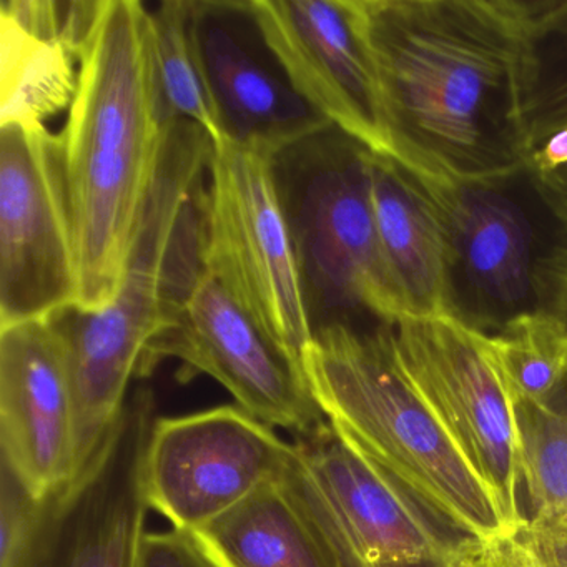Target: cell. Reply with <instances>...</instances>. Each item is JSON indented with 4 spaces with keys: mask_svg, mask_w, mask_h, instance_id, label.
I'll return each mask as SVG.
<instances>
[{
    "mask_svg": "<svg viewBox=\"0 0 567 567\" xmlns=\"http://www.w3.org/2000/svg\"><path fill=\"white\" fill-rule=\"evenodd\" d=\"M424 184L443 230V317L483 337L519 318L567 320V214L529 162Z\"/></svg>",
    "mask_w": 567,
    "mask_h": 567,
    "instance_id": "5",
    "label": "cell"
},
{
    "mask_svg": "<svg viewBox=\"0 0 567 567\" xmlns=\"http://www.w3.org/2000/svg\"><path fill=\"white\" fill-rule=\"evenodd\" d=\"M152 75L165 125L185 121L220 142L217 114L198 64L188 0H165L148 9Z\"/></svg>",
    "mask_w": 567,
    "mask_h": 567,
    "instance_id": "21",
    "label": "cell"
},
{
    "mask_svg": "<svg viewBox=\"0 0 567 567\" xmlns=\"http://www.w3.org/2000/svg\"><path fill=\"white\" fill-rule=\"evenodd\" d=\"M251 8L298 94L331 125L388 155L353 0H251Z\"/></svg>",
    "mask_w": 567,
    "mask_h": 567,
    "instance_id": "15",
    "label": "cell"
},
{
    "mask_svg": "<svg viewBox=\"0 0 567 567\" xmlns=\"http://www.w3.org/2000/svg\"><path fill=\"white\" fill-rule=\"evenodd\" d=\"M305 373L331 426L481 543L514 533L404 370L390 323L334 324L313 334Z\"/></svg>",
    "mask_w": 567,
    "mask_h": 567,
    "instance_id": "4",
    "label": "cell"
},
{
    "mask_svg": "<svg viewBox=\"0 0 567 567\" xmlns=\"http://www.w3.org/2000/svg\"><path fill=\"white\" fill-rule=\"evenodd\" d=\"M529 164L540 175L567 167V125L554 132L543 144L530 152Z\"/></svg>",
    "mask_w": 567,
    "mask_h": 567,
    "instance_id": "26",
    "label": "cell"
},
{
    "mask_svg": "<svg viewBox=\"0 0 567 567\" xmlns=\"http://www.w3.org/2000/svg\"><path fill=\"white\" fill-rule=\"evenodd\" d=\"M155 411L148 388L128 394L97 453L42 499L19 567H137L151 509L144 466Z\"/></svg>",
    "mask_w": 567,
    "mask_h": 567,
    "instance_id": "11",
    "label": "cell"
},
{
    "mask_svg": "<svg viewBox=\"0 0 567 567\" xmlns=\"http://www.w3.org/2000/svg\"><path fill=\"white\" fill-rule=\"evenodd\" d=\"M547 190L556 198L557 204L563 207L567 214V167L559 168V171L550 172V174L540 175Z\"/></svg>",
    "mask_w": 567,
    "mask_h": 567,
    "instance_id": "27",
    "label": "cell"
},
{
    "mask_svg": "<svg viewBox=\"0 0 567 567\" xmlns=\"http://www.w3.org/2000/svg\"><path fill=\"white\" fill-rule=\"evenodd\" d=\"M370 184L378 240L403 318L443 315V230L426 184L378 152L371 154Z\"/></svg>",
    "mask_w": 567,
    "mask_h": 567,
    "instance_id": "19",
    "label": "cell"
},
{
    "mask_svg": "<svg viewBox=\"0 0 567 567\" xmlns=\"http://www.w3.org/2000/svg\"><path fill=\"white\" fill-rule=\"evenodd\" d=\"M212 152L214 138L198 125H167L114 298L99 310L71 307L52 315L71 368L78 473L121 416L148 347L171 327L205 275Z\"/></svg>",
    "mask_w": 567,
    "mask_h": 567,
    "instance_id": "2",
    "label": "cell"
},
{
    "mask_svg": "<svg viewBox=\"0 0 567 567\" xmlns=\"http://www.w3.org/2000/svg\"><path fill=\"white\" fill-rule=\"evenodd\" d=\"M0 457L41 499L78 476L71 368L54 317L0 327Z\"/></svg>",
    "mask_w": 567,
    "mask_h": 567,
    "instance_id": "16",
    "label": "cell"
},
{
    "mask_svg": "<svg viewBox=\"0 0 567 567\" xmlns=\"http://www.w3.org/2000/svg\"><path fill=\"white\" fill-rule=\"evenodd\" d=\"M74 218L59 135L0 125V327L78 305Z\"/></svg>",
    "mask_w": 567,
    "mask_h": 567,
    "instance_id": "9",
    "label": "cell"
},
{
    "mask_svg": "<svg viewBox=\"0 0 567 567\" xmlns=\"http://www.w3.org/2000/svg\"><path fill=\"white\" fill-rule=\"evenodd\" d=\"M188 14L220 142L274 157L331 125L291 84L251 0H188Z\"/></svg>",
    "mask_w": 567,
    "mask_h": 567,
    "instance_id": "14",
    "label": "cell"
},
{
    "mask_svg": "<svg viewBox=\"0 0 567 567\" xmlns=\"http://www.w3.org/2000/svg\"><path fill=\"white\" fill-rule=\"evenodd\" d=\"M523 524L567 560V384L543 404H514Z\"/></svg>",
    "mask_w": 567,
    "mask_h": 567,
    "instance_id": "20",
    "label": "cell"
},
{
    "mask_svg": "<svg viewBox=\"0 0 567 567\" xmlns=\"http://www.w3.org/2000/svg\"><path fill=\"white\" fill-rule=\"evenodd\" d=\"M192 536L217 567H347L290 466Z\"/></svg>",
    "mask_w": 567,
    "mask_h": 567,
    "instance_id": "18",
    "label": "cell"
},
{
    "mask_svg": "<svg viewBox=\"0 0 567 567\" xmlns=\"http://www.w3.org/2000/svg\"><path fill=\"white\" fill-rule=\"evenodd\" d=\"M41 504V497L0 457V567H19Z\"/></svg>",
    "mask_w": 567,
    "mask_h": 567,
    "instance_id": "23",
    "label": "cell"
},
{
    "mask_svg": "<svg viewBox=\"0 0 567 567\" xmlns=\"http://www.w3.org/2000/svg\"><path fill=\"white\" fill-rule=\"evenodd\" d=\"M137 567H217L192 534L171 529L145 533Z\"/></svg>",
    "mask_w": 567,
    "mask_h": 567,
    "instance_id": "25",
    "label": "cell"
},
{
    "mask_svg": "<svg viewBox=\"0 0 567 567\" xmlns=\"http://www.w3.org/2000/svg\"><path fill=\"white\" fill-rule=\"evenodd\" d=\"M165 358L181 361L185 380L214 378L238 406L295 437L328 423L303 363L270 340L207 271L171 327L148 347L141 377Z\"/></svg>",
    "mask_w": 567,
    "mask_h": 567,
    "instance_id": "13",
    "label": "cell"
},
{
    "mask_svg": "<svg viewBox=\"0 0 567 567\" xmlns=\"http://www.w3.org/2000/svg\"><path fill=\"white\" fill-rule=\"evenodd\" d=\"M79 68L59 137L78 250L75 307L94 311L121 284L167 131L152 75L147 6L99 0Z\"/></svg>",
    "mask_w": 567,
    "mask_h": 567,
    "instance_id": "3",
    "label": "cell"
},
{
    "mask_svg": "<svg viewBox=\"0 0 567 567\" xmlns=\"http://www.w3.org/2000/svg\"><path fill=\"white\" fill-rule=\"evenodd\" d=\"M457 567H566L533 534L519 529L481 544Z\"/></svg>",
    "mask_w": 567,
    "mask_h": 567,
    "instance_id": "24",
    "label": "cell"
},
{
    "mask_svg": "<svg viewBox=\"0 0 567 567\" xmlns=\"http://www.w3.org/2000/svg\"><path fill=\"white\" fill-rule=\"evenodd\" d=\"M371 154L327 125L271 157L313 334L403 318L374 224Z\"/></svg>",
    "mask_w": 567,
    "mask_h": 567,
    "instance_id": "6",
    "label": "cell"
},
{
    "mask_svg": "<svg viewBox=\"0 0 567 567\" xmlns=\"http://www.w3.org/2000/svg\"><path fill=\"white\" fill-rule=\"evenodd\" d=\"M97 8L99 0H8L0 6V125H45L51 115L71 107L79 79L74 65Z\"/></svg>",
    "mask_w": 567,
    "mask_h": 567,
    "instance_id": "17",
    "label": "cell"
},
{
    "mask_svg": "<svg viewBox=\"0 0 567 567\" xmlns=\"http://www.w3.org/2000/svg\"><path fill=\"white\" fill-rule=\"evenodd\" d=\"M513 404H543L567 384V320L526 317L487 337Z\"/></svg>",
    "mask_w": 567,
    "mask_h": 567,
    "instance_id": "22",
    "label": "cell"
},
{
    "mask_svg": "<svg viewBox=\"0 0 567 567\" xmlns=\"http://www.w3.org/2000/svg\"><path fill=\"white\" fill-rule=\"evenodd\" d=\"M393 328L414 386L487 484L506 523L519 529L516 413L489 340L443 315L404 317Z\"/></svg>",
    "mask_w": 567,
    "mask_h": 567,
    "instance_id": "10",
    "label": "cell"
},
{
    "mask_svg": "<svg viewBox=\"0 0 567 567\" xmlns=\"http://www.w3.org/2000/svg\"><path fill=\"white\" fill-rule=\"evenodd\" d=\"M293 444L290 476L344 566L457 567L483 544L344 440L330 421Z\"/></svg>",
    "mask_w": 567,
    "mask_h": 567,
    "instance_id": "8",
    "label": "cell"
},
{
    "mask_svg": "<svg viewBox=\"0 0 567 567\" xmlns=\"http://www.w3.org/2000/svg\"><path fill=\"white\" fill-rule=\"evenodd\" d=\"M295 444L238 404L157 417L145 453L148 506L195 534L290 466Z\"/></svg>",
    "mask_w": 567,
    "mask_h": 567,
    "instance_id": "12",
    "label": "cell"
},
{
    "mask_svg": "<svg viewBox=\"0 0 567 567\" xmlns=\"http://www.w3.org/2000/svg\"><path fill=\"white\" fill-rule=\"evenodd\" d=\"M388 155L434 184L527 164L530 0H353Z\"/></svg>",
    "mask_w": 567,
    "mask_h": 567,
    "instance_id": "1",
    "label": "cell"
},
{
    "mask_svg": "<svg viewBox=\"0 0 567 567\" xmlns=\"http://www.w3.org/2000/svg\"><path fill=\"white\" fill-rule=\"evenodd\" d=\"M204 264L267 337L303 363L313 328L271 155L227 141L214 144L205 190Z\"/></svg>",
    "mask_w": 567,
    "mask_h": 567,
    "instance_id": "7",
    "label": "cell"
}]
</instances>
